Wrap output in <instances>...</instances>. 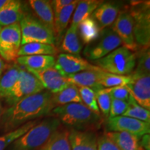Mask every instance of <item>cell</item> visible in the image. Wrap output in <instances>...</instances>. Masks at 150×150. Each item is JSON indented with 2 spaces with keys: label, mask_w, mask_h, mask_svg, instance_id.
I'll return each mask as SVG.
<instances>
[{
  "label": "cell",
  "mask_w": 150,
  "mask_h": 150,
  "mask_svg": "<svg viewBox=\"0 0 150 150\" xmlns=\"http://www.w3.org/2000/svg\"><path fill=\"white\" fill-rule=\"evenodd\" d=\"M53 94L47 91L24 97L4 110L0 128L5 133L19 128L24 124L49 115L54 108Z\"/></svg>",
  "instance_id": "obj_1"
},
{
  "label": "cell",
  "mask_w": 150,
  "mask_h": 150,
  "mask_svg": "<svg viewBox=\"0 0 150 150\" xmlns=\"http://www.w3.org/2000/svg\"><path fill=\"white\" fill-rule=\"evenodd\" d=\"M49 115L58 118L61 123L79 131L97 130L103 123L101 114L93 112L83 103H71L56 106Z\"/></svg>",
  "instance_id": "obj_2"
},
{
  "label": "cell",
  "mask_w": 150,
  "mask_h": 150,
  "mask_svg": "<svg viewBox=\"0 0 150 150\" xmlns=\"http://www.w3.org/2000/svg\"><path fill=\"white\" fill-rule=\"evenodd\" d=\"M60 127L59 120L50 116L15 140L11 145V150H40Z\"/></svg>",
  "instance_id": "obj_3"
},
{
  "label": "cell",
  "mask_w": 150,
  "mask_h": 150,
  "mask_svg": "<svg viewBox=\"0 0 150 150\" xmlns=\"http://www.w3.org/2000/svg\"><path fill=\"white\" fill-rule=\"evenodd\" d=\"M94 63L106 72L129 76L136 67V56L134 52L122 46Z\"/></svg>",
  "instance_id": "obj_4"
},
{
  "label": "cell",
  "mask_w": 150,
  "mask_h": 150,
  "mask_svg": "<svg viewBox=\"0 0 150 150\" xmlns=\"http://www.w3.org/2000/svg\"><path fill=\"white\" fill-rule=\"evenodd\" d=\"M20 26L21 29L22 45L31 42L57 45L55 33L32 15L24 13L20 22Z\"/></svg>",
  "instance_id": "obj_5"
},
{
  "label": "cell",
  "mask_w": 150,
  "mask_h": 150,
  "mask_svg": "<svg viewBox=\"0 0 150 150\" xmlns=\"http://www.w3.org/2000/svg\"><path fill=\"white\" fill-rule=\"evenodd\" d=\"M129 10L134 20V35L139 50L149 48L150 15L149 3L132 4Z\"/></svg>",
  "instance_id": "obj_6"
},
{
  "label": "cell",
  "mask_w": 150,
  "mask_h": 150,
  "mask_svg": "<svg viewBox=\"0 0 150 150\" xmlns=\"http://www.w3.org/2000/svg\"><path fill=\"white\" fill-rule=\"evenodd\" d=\"M45 90L40 81L32 73L21 66L18 79L12 91L5 98L6 102L11 106L24 97L39 93Z\"/></svg>",
  "instance_id": "obj_7"
},
{
  "label": "cell",
  "mask_w": 150,
  "mask_h": 150,
  "mask_svg": "<svg viewBox=\"0 0 150 150\" xmlns=\"http://www.w3.org/2000/svg\"><path fill=\"white\" fill-rule=\"evenodd\" d=\"M21 42L20 23L2 27L0 31V56L7 62L16 61Z\"/></svg>",
  "instance_id": "obj_8"
},
{
  "label": "cell",
  "mask_w": 150,
  "mask_h": 150,
  "mask_svg": "<svg viewBox=\"0 0 150 150\" xmlns=\"http://www.w3.org/2000/svg\"><path fill=\"white\" fill-rule=\"evenodd\" d=\"M98 38V42L88 46L83 52L84 55L90 60L97 61L102 59L122 45L112 29H103Z\"/></svg>",
  "instance_id": "obj_9"
},
{
  "label": "cell",
  "mask_w": 150,
  "mask_h": 150,
  "mask_svg": "<svg viewBox=\"0 0 150 150\" xmlns=\"http://www.w3.org/2000/svg\"><path fill=\"white\" fill-rule=\"evenodd\" d=\"M106 127L108 131L127 132L140 138L150 133V124L124 115L108 117Z\"/></svg>",
  "instance_id": "obj_10"
},
{
  "label": "cell",
  "mask_w": 150,
  "mask_h": 150,
  "mask_svg": "<svg viewBox=\"0 0 150 150\" xmlns=\"http://www.w3.org/2000/svg\"><path fill=\"white\" fill-rule=\"evenodd\" d=\"M65 78L71 75L87 70H102L96 65L91 64L80 56L69 54H60L54 66Z\"/></svg>",
  "instance_id": "obj_11"
},
{
  "label": "cell",
  "mask_w": 150,
  "mask_h": 150,
  "mask_svg": "<svg viewBox=\"0 0 150 150\" xmlns=\"http://www.w3.org/2000/svg\"><path fill=\"white\" fill-rule=\"evenodd\" d=\"M112 30L120 39L123 46L133 52L139 50L134 35V20L129 11L120 12L115 21L112 24Z\"/></svg>",
  "instance_id": "obj_12"
},
{
  "label": "cell",
  "mask_w": 150,
  "mask_h": 150,
  "mask_svg": "<svg viewBox=\"0 0 150 150\" xmlns=\"http://www.w3.org/2000/svg\"><path fill=\"white\" fill-rule=\"evenodd\" d=\"M131 81L126 86L136 102L145 109H150V75L135 76L130 74Z\"/></svg>",
  "instance_id": "obj_13"
},
{
  "label": "cell",
  "mask_w": 150,
  "mask_h": 150,
  "mask_svg": "<svg viewBox=\"0 0 150 150\" xmlns=\"http://www.w3.org/2000/svg\"><path fill=\"white\" fill-rule=\"evenodd\" d=\"M34 75L44 86L45 89L52 94H56L68 85L67 78L64 77L54 67L42 71H29Z\"/></svg>",
  "instance_id": "obj_14"
},
{
  "label": "cell",
  "mask_w": 150,
  "mask_h": 150,
  "mask_svg": "<svg viewBox=\"0 0 150 150\" xmlns=\"http://www.w3.org/2000/svg\"><path fill=\"white\" fill-rule=\"evenodd\" d=\"M120 6L114 2H103L93 12L91 17L102 30L114 23L120 13Z\"/></svg>",
  "instance_id": "obj_15"
},
{
  "label": "cell",
  "mask_w": 150,
  "mask_h": 150,
  "mask_svg": "<svg viewBox=\"0 0 150 150\" xmlns=\"http://www.w3.org/2000/svg\"><path fill=\"white\" fill-rule=\"evenodd\" d=\"M24 15L21 1L18 0H8L0 8V27H4L20 23Z\"/></svg>",
  "instance_id": "obj_16"
},
{
  "label": "cell",
  "mask_w": 150,
  "mask_h": 150,
  "mask_svg": "<svg viewBox=\"0 0 150 150\" xmlns=\"http://www.w3.org/2000/svg\"><path fill=\"white\" fill-rule=\"evenodd\" d=\"M16 62L28 71H42L53 67L56 57L50 55L22 56L17 58Z\"/></svg>",
  "instance_id": "obj_17"
},
{
  "label": "cell",
  "mask_w": 150,
  "mask_h": 150,
  "mask_svg": "<svg viewBox=\"0 0 150 150\" xmlns=\"http://www.w3.org/2000/svg\"><path fill=\"white\" fill-rule=\"evenodd\" d=\"M104 70H87L79 72L67 78L69 83L77 87H88L97 92L103 88L99 83V74Z\"/></svg>",
  "instance_id": "obj_18"
},
{
  "label": "cell",
  "mask_w": 150,
  "mask_h": 150,
  "mask_svg": "<svg viewBox=\"0 0 150 150\" xmlns=\"http://www.w3.org/2000/svg\"><path fill=\"white\" fill-rule=\"evenodd\" d=\"M30 6L43 24L54 32V13L51 1L47 0H30Z\"/></svg>",
  "instance_id": "obj_19"
},
{
  "label": "cell",
  "mask_w": 150,
  "mask_h": 150,
  "mask_svg": "<svg viewBox=\"0 0 150 150\" xmlns=\"http://www.w3.org/2000/svg\"><path fill=\"white\" fill-rule=\"evenodd\" d=\"M79 1H75L70 5L67 6L60 11L59 13L54 15V32H55L57 45L61 42L63 35L65 32L70 18L73 15L74 9Z\"/></svg>",
  "instance_id": "obj_20"
},
{
  "label": "cell",
  "mask_w": 150,
  "mask_h": 150,
  "mask_svg": "<svg viewBox=\"0 0 150 150\" xmlns=\"http://www.w3.org/2000/svg\"><path fill=\"white\" fill-rule=\"evenodd\" d=\"M120 150H144L140 145V137L127 132H105Z\"/></svg>",
  "instance_id": "obj_21"
},
{
  "label": "cell",
  "mask_w": 150,
  "mask_h": 150,
  "mask_svg": "<svg viewBox=\"0 0 150 150\" xmlns=\"http://www.w3.org/2000/svg\"><path fill=\"white\" fill-rule=\"evenodd\" d=\"M102 30L91 16L88 17L78 25V33L84 44L91 45L96 41L100 35Z\"/></svg>",
  "instance_id": "obj_22"
},
{
  "label": "cell",
  "mask_w": 150,
  "mask_h": 150,
  "mask_svg": "<svg viewBox=\"0 0 150 150\" xmlns=\"http://www.w3.org/2000/svg\"><path fill=\"white\" fill-rule=\"evenodd\" d=\"M21 66L14 64L6 68L0 76V98L5 99L12 91L18 79Z\"/></svg>",
  "instance_id": "obj_23"
},
{
  "label": "cell",
  "mask_w": 150,
  "mask_h": 150,
  "mask_svg": "<svg viewBox=\"0 0 150 150\" xmlns=\"http://www.w3.org/2000/svg\"><path fill=\"white\" fill-rule=\"evenodd\" d=\"M104 1L101 0H83L79 1L73 13L71 26L78 27L79 24L91 16L94 11Z\"/></svg>",
  "instance_id": "obj_24"
},
{
  "label": "cell",
  "mask_w": 150,
  "mask_h": 150,
  "mask_svg": "<svg viewBox=\"0 0 150 150\" xmlns=\"http://www.w3.org/2000/svg\"><path fill=\"white\" fill-rule=\"evenodd\" d=\"M81 49L82 45L78 33V27L70 26L65 33L61 50L65 52L64 54L79 56Z\"/></svg>",
  "instance_id": "obj_25"
},
{
  "label": "cell",
  "mask_w": 150,
  "mask_h": 150,
  "mask_svg": "<svg viewBox=\"0 0 150 150\" xmlns=\"http://www.w3.org/2000/svg\"><path fill=\"white\" fill-rule=\"evenodd\" d=\"M60 127L40 150H72L69 140L70 131Z\"/></svg>",
  "instance_id": "obj_26"
},
{
  "label": "cell",
  "mask_w": 150,
  "mask_h": 150,
  "mask_svg": "<svg viewBox=\"0 0 150 150\" xmlns=\"http://www.w3.org/2000/svg\"><path fill=\"white\" fill-rule=\"evenodd\" d=\"M52 103L54 107L63 106L71 103H83L81 98L77 86L69 83L64 89L58 93L54 94L52 97Z\"/></svg>",
  "instance_id": "obj_27"
},
{
  "label": "cell",
  "mask_w": 150,
  "mask_h": 150,
  "mask_svg": "<svg viewBox=\"0 0 150 150\" xmlns=\"http://www.w3.org/2000/svg\"><path fill=\"white\" fill-rule=\"evenodd\" d=\"M59 52L57 47L40 42H31L20 47L18 56L33 55H56Z\"/></svg>",
  "instance_id": "obj_28"
},
{
  "label": "cell",
  "mask_w": 150,
  "mask_h": 150,
  "mask_svg": "<svg viewBox=\"0 0 150 150\" xmlns=\"http://www.w3.org/2000/svg\"><path fill=\"white\" fill-rule=\"evenodd\" d=\"M38 122L39 121L38 120L30 121L19 128L11 131L10 132L5 133L2 136H0V150H5L6 148L8 147L15 140H16L20 136L25 134L27 131H29L30 129L35 126Z\"/></svg>",
  "instance_id": "obj_29"
},
{
  "label": "cell",
  "mask_w": 150,
  "mask_h": 150,
  "mask_svg": "<svg viewBox=\"0 0 150 150\" xmlns=\"http://www.w3.org/2000/svg\"><path fill=\"white\" fill-rule=\"evenodd\" d=\"M136 65L134 72L131 74L135 76L150 75V52L149 48L140 49L136 52Z\"/></svg>",
  "instance_id": "obj_30"
},
{
  "label": "cell",
  "mask_w": 150,
  "mask_h": 150,
  "mask_svg": "<svg viewBox=\"0 0 150 150\" xmlns=\"http://www.w3.org/2000/svg\"><path fill=\"white\" fill-rule=\"evenodd\" d=\"M130 76L117 75L102 71L99 74V83L102 87L106 88L118 87V86H126L131 81Z\"/></svg>",
  "instance_id": "obj_31"
},
{
  "label": "cell",
  "mask_w": 150,
  "mask_h": 150,
  "mask_svg": "<svg viewBox=\"0 0 150 150\" xmlns=\"http://www.w3.org/2000/svg\"><path fill=\"white\" fill-rule=\"evenodd\" d=\"M123 115L150 124L149 110L145 109V108L137 104L131 95L128 101V108Z\"/></svg>",
  "instance_id": "obj_32"
},
{
  "label": "cell",
  "mask_w": 150,
  "mask_h": 150,
  "mask_svg": "<svg viewBox=\"0 0 150 150\" xmlns=\"http://www.w3.org/2000/svg\"><path fill=\"white\" fill-rule=\"evenodd\" d=\"M78 88L82 102L93 112L100 114L95 91L88 87H78Z\"/></svg>",
  "instance_id": "obj_33"
},
{
  "label": "cell",
  "mask_w": 150,
  "mask_h": 150,
  "mask_svg": "<svg viewBox=\"0 0 150 150\" xmlns=\"http://www.w3.org/2000/svg\"><path fill=\"white\" fill-rule=\"evenodd\" d=\"M95 96L99 109L102 112L103 115L108 117L109 116L111 97L109 94V89L102 88L95 92Z\"/></svg>",
  "instance_id": "obj_34"
},
{
  "label": "cell",
  "mask_w": 150,
  "mask_h": 150,
  "mask_svg": "<svg viewBox=\"0 0 150 150\" xmlns=\"http://www.w3.org/2000/svg\"><path fill=\"white\" fill-rule=\"evenodd\" d=\"M91 131H79L72 129L70 132L69 140L72 150H82Z\"/></svg>",
  "instance_id": "obj_35"
},
{
  "label": "cell",
  "mask_w": 150,
  "mask_h": 150,
  "mask_svg": "<svg viewBox=\"0 0 150 150\" xmlns=\"http://www.w3.org/2000/svg\"><path fill=\"white\" fill-rule=\"evenodd\" d=\"M127 108H128V102L111 98V104H110L108 117H115L123 115Z\"/></svg>",
  "instance_id": "obj_36"
},
{
  "label": "cell",
  "mask_w": 150,
  "mask_h": 150,
  "mask_svg": "<svg viewBox=\"0 0 150 150\" xmlns=\"http://www.w3.org/2000/svg\"><path fill=\"white\" fill-rule=\"evenodd\" d=\"M109 89V94L112 99H118V100L125 101L128 102L130 94L126 86H118V87L110 88Z\"/></svg>",
  "instance_id": "obj_37"
},
{
  "label": "cell",
  "mask_w": 150,
  "mask_h": 150,
  "mask_svg": "<svg viewBox=\"0 0 150 150\" xmlns=\"http://www.w3.org/2000/svg\"><path fill=\"white\" fill-rule=\"evenodd\" d=\"M97 150H120L116 144L106 134L97 138Z\"/></svg>",
  "instance_id": "obj_38"
},
{
  "label": "cell",
  "mask_w": 150,
  "mask_h": 150,
  "mask_svg": "<svg viewBox=\"0 0 150 150\" xmlns=\"http://www.w3.org/2000/svg\"><path fill=\"white\" fill-rule=\"evenodd\" d=\"M74 1V0H55V1H51L54 15L59 13L62 9L70 5Z\"/></svg>",
  "instance_id": "obj_39"
},
{
  "label": "cell",
  "mask_w": 150,
  "mask_h": 150,
  "mask_svg": "<svg viewBox=\"0 0 150 150\" xmlns=\"http://www.w3.org/2000/svg\"><path fill=\"white\" fill-rule=\"evenodd\" d=\"M97 135L91 131L82 150H97Z\"/></svg>",
  "instance_id": "obj_40"
},
{
  "label": "cell",
  "mask_w": 150,
  "mask_h": 150,
  "mask_svg": "<svg viewBox=\"0 0 150 150\" xmlns=\"http://www.w3.org/2000/svg\"><path fill=\"white\" fill-rule=\"evenodd\" d=\"M140 145L144 150H150L149 134H145L142 136L141 140H140Z\"/></svg>",
  "instance_id": "obj_41"
},
{
  "label": "cell",
  "mask_w": 150,
  "mask_h": 150,
  "mask_svg": "<svg viewBox=\"0 0 150 150\" xmlns=\"http://www.w3.org/2000/svg\"><path fill=\"white\" fill-rule=\"evenodd\" d=\"M6 68V64L4 60L1 58H0V76L3 74V72H4Z\"/></svg>",
  "instance_id": "obj_42"
},
{
  "label": "cell",
  "mask_w": 150,
  "mask_h": 150,
  "mask_svg": "<svg viewBox=\"0 0 150 150\" xmlns=\"http://www.w3.org/2000/svg\"><path fill=\"white\" fill-rule=\"evenodd\" d=\"M4 109L3 108V106H2V103H1V100H0V121H1V116H2V114H3V112Z\"/></svg>",
  "instance_id": "obj_43"
},
{
  "label": "cell",
  "mask_w": 150,
  "mask_h": 150,
  "mask_svg": "<svg viewBox=\"0 0 150 150\" xmlns=\"http://www.w3.org/2000/svg\"><path fill=\"white\" fill-rule=\"evenodd\" d=\"M7 1H8V0H0V8L7 2Z\"/></svg>",
  "instance_id": "obj_44"
},
{
  "label": "cell",
  "mask_w": 150,
  "mask_h": 150,
  "mask_svg": "<svg viewBox=\"0 0 150 150\" xmlns=\"http://www.w3.org/2000/svg\"><path fill=\"white\" fill-rule=\"evenodd\" d=\"M1 29H2V27H0V31H1Z\"/></svg>",
  "instance_id": "obj_45"
}]
</instances>
